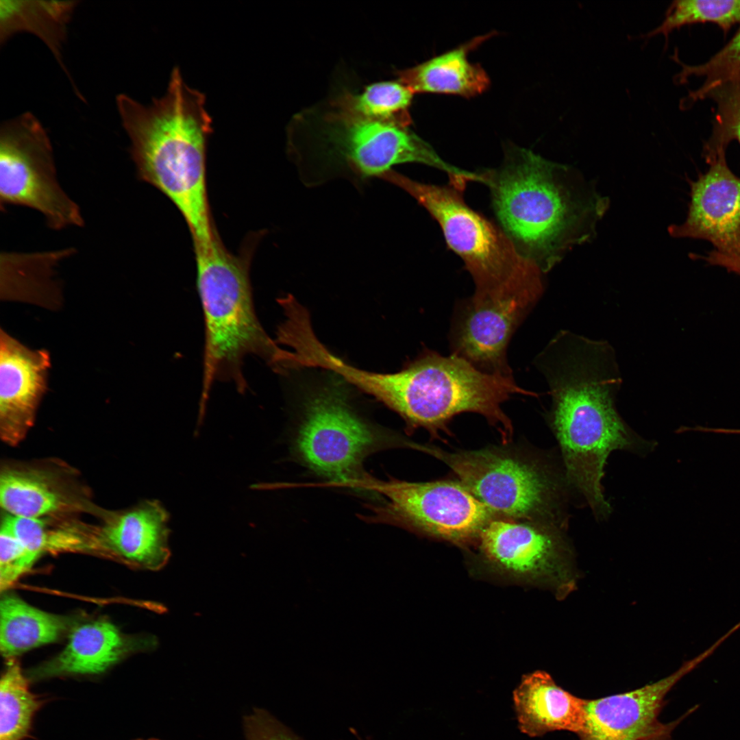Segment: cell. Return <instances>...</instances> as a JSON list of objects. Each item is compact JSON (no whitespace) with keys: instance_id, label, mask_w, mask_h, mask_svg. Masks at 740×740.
<instances>
[{"instance_id":"obj_1","label":"cell","mask_w":740,"mask_h":740,"mask_svg":"<svg viewBox=\"0 0 740 740\" xmlns=\"http://www.w3.org/2000/svg\"><path fill=\"white\" fill-rule=\"evenodd\" d=\"M536 363L550 389V422L566 478L594 515L604 518L610 510L601 484L607 457L613 450L646 446L616 410L621 378L614 351L606 341L562 331Z\"/></svg>"},{"instance_id":"obj_2","label":"cell","mask_w":740,"mask_h":740,"mask_svg":"<svg viewBox=\"0 0 740 740\" xmlns=\"http://www.w3.org/2000/svg\"><path fill=\"white\" fill-rule=\"evenodd\" d=\"M482 173L502 230L542 273L591 240L608 208L575 169L526 149L508 148L498 169Z\"/></svg>"},{"instance_id":"obj_3","label":"cell","mask_w":740,"mask_h":740,"mask_svg":"<svg viewBox=\"0 0 740 740\" xmlns=\"http://www.w3.org/2000/svg\"><path fill=\"white\" fill-rule=\"evenodd\" d=\"M116 103L138 177L171 201L193 243L210 241L217 233L206 185V149L212 129L204 94L188 86L175 67L166 93L149 105L125 94L116 97Z\"/></svg>"},{"instance_id":"obj_4","label":"cell","mask_w":740,"mask_h":740,"mask_svg":"<svg viewBox=\"0 0 740 740\" xmlns=\"http://www.w3.org/2000/svg\"><path fill=\"white\" fill-rule=\"evenodd\" d=\"M256 238L251 237L238 254L226 249L217 233L208 242L193 243L205 325L202 413L215 381L232 382L241 393L246 391L247 356L260 358L278 373L288 369L290 351L267 334L254 305L249 269Z\"/></svg>"},{"instance_id":"obj_5","label":"cell","mask_w":740,"mask_h":740,"mask_svg":"<svg viewBox=\"0 0 740 740\" xmlns=\"http://www.w3.org/2000/svg\"><path fill=\"white\" fill-rule=\"evenodd\" d=\"M404 190L439 223L449 247L471 275L476 298L526 288H543L542 271L504 232L463 201L453 186L421 183L394 171L381 177Z\"/></svg>"},{"instance_id":"obj_6","label":"cell","mask_w":740,"mask_h":740,"mask_svg":"<svg viewBox=\"0 0 740 740\" xmlns=\"http://www.w3.org/2000/svg\"><path fill=\"white\" fill-rule=\"evenodd\" d=\"M415 448L443 461L496 517L564 526L558 514L560 484L545 465L493 448L455 452L418 444Z\"/></svg>"},{"instance_id":"obj_7","label":"cell","mask_w":740,"mask_h":740,"mask_svg":"<svg viewBox=\"0 0 740 740\" xmlns=\"http://www.w3.org/2000/svg\"><path fill=\"white\" fill-rule=\"evenodd\" d=\"M319 151V169L310 182L336 176L356 181L380 177L394 165L426 164L446 173L453 186L470 178L469 171L444 161L434 149L408 127L347 117L328 112Z\"/></svg>"},{"instance_id":"obj_8","label":"cell","mask_w":740,"mask_h":740,"mask_svg":"<svg viewBox=\"0 0 740 740\" xmlns=\"http://www.w3.org/2000/svg\"><path fill=\"white\" fill-rule=\"evenodd\" d=\"M385 439L353 410L342 386L332 383L306 399L294 451L310 470L334 483L361 487L364 459Z\"/></svg>"},{"instance_id":"obj_9","label":"cell","mask_w":740,"mask_h":740,"mask_svg":"<svg viewBox=\"0 0 740 740\" xmlns=\"http://www.w3.org/2000/svg\"><path fill=\"white\" fill-rule=\"evenodd\" d=\"M0 203L1 208L21 206L36 210L54 230L84 225L79 206L57 179L50 138L29 112L1 125Z\"/></svg>"},{"instance_id":"obj_10","label":"cell","mask_w":740,"mask_h":740,"mask_svg":"<svg viewBox=\"0 0 740 740\" xmlns=\"http://www.w3.org/2000/svg\"><path fill=\"white\" fill-rule=\"evenodd\" d=\"M367 489L384 497L369 519L404 527L455 543L479 536L496 517L461 483L369 479Z\"/></svg>"},{"instance_id":"obj_11","label":"cell","mask_w":740,"mask_h":740,"mask_svg":"<svg viewBox=\"0 0 740 740\" xmlns=\"http://www.w3.org/2000/svg\"><path fill=\"white\" fill-rule=\"evenodd\" d=\"M563 526L502 517L491 519L480 532V548L506 570L543 578L559 599L576 589L573 554Z\"/></svg>"},{"instance_id":"obj_12","label":"cell","mask_w":740,"mask_h":740,"mask_svg":"<svg viewBox=\"0 0 740 740\" xmlns=\"http://www.w3.org/2000/svg\"><path fill=\"white\" fill-rule=\"evenodd\" d=\"M703 155L709 169L691 183L687 217L669 233L711 242L715 249L703 258L740 275V178L728 166L726 149Z\"/></svg>"},{"instance_id":"obj_13","label":"cell","mask_w":740,"mask_h":740,"mask_svg":"<svg viewBox=\"0 0 740 740\" xmlns=\"http://www.w3.org/2000/svg\"><path fill=\"white\" fill-rule=\"evenodd\" d=\"M542 293L519 289L462 301L450 333L452 354L484 372L511 375L508 343Z\"/></svg>"},{"instance_id":"obj_14","label":"cell","mask_w":740,"mask_h":740,"mask_svg":"<svg viewBox=\"0 0 740 740\" xmlns=\"http://www.w3.org/2000/svg\"><path fill=\"white\" fill-rule=\"evenodd\" d=\"M0 504L5 513L26 518L61 517L101 510L68 466L55 461L6 464L0 473Z\"/></svg>"},{"instance_id":"obj_15","label":"cell","mask_w":740,"mask_h":740,"mask_svg":"<svg viewBox=\"0 0 740 740\" xmlns=\"http://www.w3.org/2000/svg\"><path fill=\"white\" fill-rule=\"evenodd\" d=\"M48 351L32 349L0 331V436L16 445L32 427L48 385Z\"/></svg>"},{"instance_id":"obj_16","label":"cell","mask_w":740,"mask_h":740,"mask_svg":"<svg viewBox=\"0 0 740 740\" xmlns=\"http://www.w3.org/2000/svg\"><path fill=\"white\" fill-rule=\"evenodd\" d=\"M704 653L656 682L624 693L586 700V724L580 740H643L667 728L658 715L664 698L684 675L706 658Z\"/></svg>"},{"instance_id":"obj_17","label":"cell","mask_w":740,"mask_h":740,"mask_svg":"<svg viewBox=\"0 0 740 740\" xmlns=\"http://www.w3.org/2000/svg\"><path fill=\"white\" fill-rule=\"evenodd\" d=\"M99 516L101 523L91 528L90 553L153 571L167 563L169 514L159 502L144 501L121 511L102 510Z\"/></svg>"},{"instance_id":"obj_18","label":"cell","mask_w":740,"mask_h":740,"mask_svg":"<svg viewBox=\"0 0 740 740\" xmlns=\"http://www.w3.org/2000/svg\"><path fill=\"white\" fill-rule=\"evenodd\" d=\"M153 637L123 634L106 619L75 625L64 648L53 658L31 669L29 680L95 675L105 672L128 654L153 649Z\"/></svg>"},{"instance_id":"obj_19","label":"cell","mask_w":740,"mask_h":740,"mask_svg":"<svg viewBox=\"0 0 740 740\" xmlns=\"http://www.w3.org/2000/svg\"><path fill=\"white\" fill-rule=\"evenodd\" d=\"M520 730L539 737L555 730L581 734L586 724V700L558 686L543 671L523 677L513 692Z\"/></svg>"},{"instance_id":"obj_20","label":"cell","mask_w":740,"mask_h":740,"mask_svg":"<svg viewBox=\"0 0 740 740\" xmlns=\"http://www.w3.org/2000/svg\"><path fill=\"white\" fill-rule=\"evenodd\" d=\"M492 34L478 36L415 66L397 71V80L415 93L473 97L485 91L490 80L482 67L469 62V52Z\"/></svg>"},{"instance_id":"obj_21","label":"cell","mask_w":740,"mask_h":740,"mask_svg":"<svg viewBox=\"0 0 740 740\" xmlns=\"http://www.w3.org/2000/svg\"><path fill=\"white\" fill-rule=\"evenodd\" d=\"M73 253L66 249L45 253L2 254L1 297L30 303L49 309L60 306L59 285L53 278V267Z\"/></svg>"},{"instance_id":"obj_22","label":"cell","mask_w":740,"mask_h":740,"mask_svg":"<svg viewBox=\"0 0 740 740\" xmlns=\"http://www.w3.org/2000/svg\"><path fill=\"white\" fill-rule=\"evenodd\" d=\"M71 617L37 608L5 593L0 601V651L5 659L56 642L74 626Z\"/></svg>"},{"instance_id":"obj_23","label":"cell","mask_w":740,"mask_h":740,"mask_svg":"<svg viewBox=\"0 0 740 740\" xmlns=\"http://www.w3.org/2000/svg\"><path fill=\"white\" fill-rule=\"evenodd\" d=\"M77 1H1L0 43L12 36L29 32L41 39L70 78L62 58L67 25Z\"/></svg>"},{"instance_id":"obj_24","label":"cell","mask_w":740,"mask_h":740,"mask_svg":"<svg viewBox=\"0 0 740 740\" xmlns=\"http://www.w3.org/2000/svg\"><path fill=\"white\" fill-rule=\"evenodd\" d=\"M414 93L397 81L371 84L359 93L341 92L330 103V111L341 116L408 127Z\"/></svg>"},{"instance_id":"obj_25","label":"cell","mask_w":740,"mask_h":740,"mask_svg":"<svg viewBox=\"0 0 740 740\" xmlns=\"http://www.w3.org/2000/svg\"><path fill=\"white\" fill-rule=\"evenodd\" d=\"M16 658L6 659L0 682V740H24L43 704Z\"/></svg>"},{"instance_id":"obj_26","label":"cell","mask_w":740,"mask_h":740,"mask_svg":"<svg viewBox=\"0 0 740 740\" xmlns=\"http://www.w3.org/2000/svg\"><path fill=\"white\" fill-rule=\"evenodd\" d=\"M697 23H712L724 33L740 24V0H678L667 9L660 25L644 34L650 38L663 34L667 40L674 29Z\"/></svg>"},{"instance_id":"obj_27","label":"cell","mask_w":740,"mask_h":740,"mask_svg":"<svg viewBox=\"0 0 740 740\" xmlns=\"http://www.w3.org/2000/svg\"><path fill=\"white\" fill-rule=\"evenodd\" d=\"M740 25V24H739ZM681 65L680 72L675 79L678 84L688 82L692 76L704 78L703 84L691 91L681 103L684 108L704 99L706 95L719 85L740 82V26L728 42L706 62L698 65H687L675 59Z\"/></svg>"},{"instance_id":"obj_28","label":"cell","mask_w":740,"mask_h":740,"mask_svg":"<svg viewBox=\"0 0 740 740\" xmlns=\"http://www.w3.org/2000/svg\"><path fill=\"white\" fill-rule=\"evenodd\" d=\"M716 103L712 134L704 151L726 149L735 140L740 144V82L725 83L710 90L704 99Z\"/></svg>"},{"instance_id":"obj_29","label":"cell","mask_w":740,"mask_h":740,"mask_svg":"<svg viewBox=\"0 0 740 740\" xmlns=\"http://www.w3.org/2000/svg\"><path fill=\"white\" fill-rule=\"evenodd\" d=\"M38 556L29 552L5 526L0 530V589L6 591L34 565Z\"/></svg>"},{"instance_id":"obj_30","label":"cell","mask_w":740,"mask_h":740,"mask_svg":"<svg viewBox=\"0 0 740 740\" xmlns=\"http://www.w3.org/2000/svg\"><path fill=\"white\" fill-rule=\"evenodd\" d=\"M246 740H299L289 730L263 710L245 719Z\"/></svg>"},{"instance_id":"obj_31","label":"cell","mask_w":740,"mask_h":740,"mask_svg":"<svg viewBox=\"0 0 740 740\" xmlns=\"http://www.w3.org/2000/svg\"><path fill=\"white\" fill-rule=\"evenodd\" d=\"M687 715L684 714L681 717L676 721L669 723V726L665 730L650 737L643 740H671L670 734L671 731L678 726L685 717Z\"/></svg>"},{"instance_id":"obj_32","label":"cell","mask_w":740,"mask_h":740,"mask_svg":"<svg viewBox=\"0 0 740 740\" xmlns=\"http://www.w3.org/2000/svg\"><path fill=\"white\" fill-rule=\"evenodd\" d=\"M137 740H160V739H155V738H151V739H137Z\"/></svg>"},{"instance_id":"obj_33","label":"cell","mask_w":740,"mask_h":740,"mask_svg":"<svg viewBox=\"0 0 740 740\" xmlns=\"http://www.w3.org/2000/svg\"><path fill=\"white\" fill-rule=\"evenodd\" d=\"M286 297H287V296H286ZM282 298H284V297H282V298H280V299L278 300V301H280V299H282ZM278 303H279V302H278ZM291 353H292V352H291ZM292 362H293V361H292ZM292 367H293V366H292Z\"/></svg>"}]
</instances>
